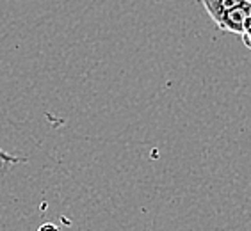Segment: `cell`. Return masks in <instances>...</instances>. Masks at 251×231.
<instances>
[{
    "label": "cell",
    "mask_w": 251,
    "mask_h": 231,
    "mask_svg": "<svg viewBox=\"0 0 251 231\" xmlns=\"http://www.w3.org/2000/svg\"><path fill=\"white\" fill-rule=\"evenodd\" d=\"M251 15V4L242 0L241 4H237L235 7L225 13L223 18L219 20L218 27L225 32H232V34H242L244 30V23H246L248 16Z\"/></svg>",
    "instance_id": "obj_1"
},
{
    "label": "cell",
    "mask_w": 251,
    "mask_h": 231,
    "mask_svg": "<svg viewBox=\"0 0 251 231\" xmlns=\"http://www.w3.org/2000/svg\"><path fill=\"white\" fill-rule=\"evenodd\" d=\"M242 0H201L203 7L208 13V16L216 22V25L219 23V20L223 18L225 13L235 7L237 4H241Z\"/></svg>",
    "instance_id": "obj_2"
},
{
    "label": "cell",
    "mask_w": 251,
    "mask_h": 231,
    "mask_svg": "<svg viewBox=\"0 0 251 231\" xmlns=\"http://www.w3.org/2000/svg\"><path fill=\"white\" fill-rule=\"evenodd\" d=\"M242 43L246 45V48L251 50V15L248 16L246 23H244V30H242Z\"/></svg>",
    "instance_id": "obj_3"
},
{
    "label": "cell",
    "mask_w": 251,
    "mask_h": 231,
    "mask_svg": "<svg viewBox=\"0 0 251 231\" xmlns=\"http://www.w3.org/2000/svg\"><path fill=\"white\" fill-rule=\"evenodd\" d=\"M38 231H61V230L55 224H52V222H45V224H41L38 228Z\"/></svg>",
    "instance_id": "obj_4"
},
{
    "label": "cell",
    "mask_w": 251,
    "mask_h": 231,
    "mask_svg": "<svg viewBox=\"0 0 251 231\" xmlns=\"http://www.w3.org/2000/svg\"><path fill=\"white\" fill-rule=\"evenodd\" d=\"M246 2H250V4H251V0H246Z\"/></svg>",
    "instance_id": "obj_5"
}]
</instances>
